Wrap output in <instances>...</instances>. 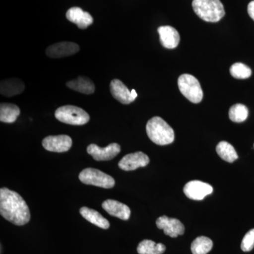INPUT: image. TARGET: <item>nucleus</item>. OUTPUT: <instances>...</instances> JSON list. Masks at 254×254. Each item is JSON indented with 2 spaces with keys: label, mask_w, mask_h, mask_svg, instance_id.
I'll list each match as a JSON object with an SVG mask.
<instances>
[{
  "label": "nucleus",
  "mask_w": 254,
  "mask_h": 254,
  "mask_svg": "<svg viewBox=\"0 0 254 254\" xmlns=\"http://www.w3.org/2000/svg\"><path fill=\"white\" fill-rule=\"evenodd\" d=\"M230 73L237 79H246L252 76V69L248 66L240 63L234 64L230 69Z\"/></svg>",
  "instance_id": "obj_25"
},
{
  "label": "nucleus",
  "mask_w": 254,
  "mask_h": 254,
  "mask_svg": "<svg viewBox=\"0 0 254 254\" xmlns=\"http://www.w3.org/2000/svg\"><path fill=\"white\" fill-rule=\"evenodd\" d=\"M216 151L219 156L227 163H233L238 158L235 148L227 141L220 142L217 145Z\"/></svg>",
  "instance_id": "obj_21"
},
{
  "label": "nucleus",
  "mask_w": 254,
  "mask_h": 254,
  "mask_svg": "<svg viewBox=\"0 0 254 254\" xmlns=\"http://www.w3.org/2000/svg\"><path fill=\"white\" fill-rule=\"evenodd\" d=\"M158 32L160 36V41L164 48L174 49L178 46L180 36L178 31L175 28L170 26H160Z\"/></svg>",
  "instance_id": "obj_14"
},
{
  "label": "nucleus",
  "mask_w": 254,
  "mask_h": 254,
  "mask_svg": "<svg viewBox=\"0 0 254 254\" xmlns=\"http://www.w3.org/2000/svg\"><path fill=\"white\" fill-rule=\"evenodd\" d=\"M79 50V46L76 43L60 42L48 47L46 50V55L50 58H63L75 55Z\"/></svg>",
  "instance_id": "obj_12"
},
{
  "label": "nucleus",
  "mask_w": 254,
  "mask_h": 254,
  "mask_svg": "<svg viewBox=\"0 0 254 254\" xmlns=\"http://www.w3.org/2000/svg\"><path fill=\"white\" fill-rule=\"evenodd\" d=\"M149 163L150 159L148 155L143 152L138 151L125 155L119 162L118 165L119 168L125 171H133L137 168L147 166Z\"/></svg>",
  "instance_id": "obj_11"
},
{
  "label": "nucleus",
  "mask_w": 254,
  "mask_h": 254,
  "mask_svg": "<svg viewBox=\"0 0 254 254\" xmlns=\"http://www.w3.org/2000/svg\"><path fill=\"white\" fill-rule=\"evenodd\" d=\"M45 149L55 153L68 151L72 145V139L67 135L47 136L42 141Z\"/></svg>",
  "instance_id": "obj_9"
},
{
  "label": "nucleus",
  "mask_w": 254,
  "mask_h": 254,
  "mask_svg": "<svg viewBox=\"0 0 254 254\" xmlns=\"http://www.w3.org/2000/svg\"><path fill=\"white\" fill-rule=\"evenodd\" d=\"M192 7L197 16L206 22H218L225 14L220 0H193Z\"/></svg>",
  "instance_id": "obj_3"
},
{
  "label": "nucleus",
  "mask_w": 254,
  "mask_h": 254,
  "mask_svg": "<svg viewBox=\"0 0 254 254\" xmlns=\"http://www.w3.org/2000/svg\"><path fill=\"white\" fill-rule=\"evenodd\" d=\"M156 225L159 229L164 230L165 235L173 238L184 235L185 231V226L180 220L165 215L157 219Z\"/></svg>",
  "instance_id": "obj_13"
},
{
  "label": "nucleus",
  "mask_w": 254,
  "mask_h": 254,
  "mask_svg": "<svg viewBox=\"0 0 254 254\" xmlns=\"http://www.w3.org/2000/svg\"><path fill=\"white\" fill-rule=\"evenodd\" d=\"M66 17L68 21L77 25L80 29H86L93 23L91 14L79 7H71L68 10Z\"/></svg>",
  "instance_id": "obj_15"
},
{
  "label": "nucleus",
  "mask_w": 254,
  "mask_h": 254,
  "mask_svg": "<svg viewBox=\"0 0 254 254\" xmlns=\"http://www.w3.org/2000/svg\"><path fill=\"white\" fill-rule=\"evenodd\" d=\"M55 118L61 123L81 126L88 123L90 116L82 108L73 105H64L55 111Z\"/></svg>",
  "instance_id": "obj_4"
},
{
  "label": "nucleus",
  "mask_w": 254,
  "mask_h": 254,
  "mask_svg": "<svg viewBox=\"0 0 254 254\" xmlns=\"http://www.w3.org/2000/svg\"><path fill=\"white\" fill-rule=\"evenodd\" d=\"M102 207L110 215L117 217L121 220H128L131 215V210L128 206L123 203H120L118 200H106L103 202Z\"/></svg>",
  "instance_id": "obj_16"
},
{
  "label": "nucleus",
  "mask_w": 254,
  "mask_h": 254,
  "mask_svg": "<svg viewBox=\"0 0 254 254\" xmlns=\"http://www.w3.org/2000/svg\"><path fill=\"white\" fill-rule=\"evenodd\" d=\"M213 188L211 185L199 180H193L186 184L184 187L185 194L191 200L204 199L206 195L211 194Z\"/></svg>",
  "instance_id": "obj_7"
},
{
  "label": "nucleus",
  "mask_w": 254,
  "mask_h": 254,
  "mask_svg": "<svg viewBox=\"0 0 254 254\" xmlns=\"http://www.w3.org/2000/svg\"><path fill=\"white\" fill-rule=\"evenodd\" d=\"M121 151V147L118 143H113L105 148H100L96 144H91L87 147V152L97 161L110 160L117 156Z\"/></svg>",
  "instance_id": "obj_10"
},
{
  "label": "nucleus",
  "mask_w": 254,
  "mask_h": 254,
  "mask_svg": "<svg viewBox=\"0 0 254 254\" xmlns=\"http://www.w3.org/2000/svg\"><path fill=\"white\" fill-rule=\"evenodd\" d=\"M165 250L166 247L163 244H156L148 240L142 241L137 247V252L139 254H163Z\"/></svg>",
  "instance_id": "obj_22"
},
{
  "label": "nucleus",
  "mask_w": 254,
  "mask_h": 254,
  "mask_svg": "<svg viewBox=\"0 0 254 254\" xmlns=\"http://www.w3.org/2000/svg\"><path fill=\"white\" fill-rule=\"evenodd\" d=\"M80 213L88 222H91L92 224L100 227V228L107 230L110 227L109 221L105 219L101 214L93 209L83 207L80 209Z\"/></svg>",
  "instance_id": "obj_19"
},
{
  "label": "nucleus",
  "mask_w": 254,
  "mask_h": 254,
  "mask_svg": "<svg viewBox=\"0 0 254 254\" xmlns=\"http://www.w3.org/2000/svg\"><path fill=\"white\" fill-rule=\"evenodd\" d=\"M241 248L245 252H248L254 248V229L246 234L241 244Z\"/></svg>",
  "instance_id": "obj_26"
},
{
  "label": "nucleus",
  "mask_w": 254,
  "mask_h": 254,
  "mask_svg": "<svg viewBox=\"0 0 254 254\" xmlns=\"http://www.w3.org/2000/svg\"><path fill=\"white\" fill-rule=\"evenodd\" d=\"M0 213L3 218L18 226L29 222L31 213L22 197L7 188L0 190Z\"/></svg>",
  "instance_id": "obj_1"
},
{
  "label": "nucleus",
  "mask_w": 254,
  "mask_h": 254,
  "mask_svg": "<svg viewBox=\"0 0 254 254\" xmlns=\"http://www.w3.org/2000/svg\"><path fill=\"white\" fill-rule=\"evenodd\" d=\"M110 92L112 95L120 103L124 105H128L134 101L138 96L134 89L130 91L123 81L120 80L113 79L110 84Z\"/></svg>",
  "instance_id": "obj_8"
},
{
  "label": "nucleus",
  "mask_w": 254,
  "mask_h": 254,
  "mask_svg": "<svg viewBox=\"0 0 254 254\" xmlns=\"http://www.w3.org/2000/svg\"><path fill=\"white\" fill-rule=\"evenodd\" d=\"M24 89V83L18 78H6L2 80L0 83V93L6 97L21 94Z\"/></svg>",
  "instance_id": "obj_17"
},
{
  "label": "nucleus",
  "mask_w": 254,
  "mask_h": 254,
  "mask_svg": "<svg viewBox=\"0 0 254 254\" xmlns=\"http://www.w3.org/2000/svg\"><path fill=\"white\" fill-rule=\"evenodd\" d=\"M247 10H248V14L250 15V17L254 21V0L251 1L250 4H249Z\"/></svg>",
  "instance_id": "obj_27"
},
{
  "label": "nucleus",
  "mask_w": 254,
  "mask_h": 254,
  "mask_svg": "<svg viewBox=\"0 0 254 254\" xmlns=\"http://www.w3.org/2000/svg\"><path fill=\"white\" fill-rule=\"evenodd\" d=\"M78 178L85 185H93L102 188L111 189L115 185L113 177L94 168H86L82 170Z\"/></svg>",
  "instance_id": "obj_6"
},
{
  "label": "nucleus",
  "mask_w": 254,
  "mask_h": 254,
  "mask_svg": "<svg viewBox=\"0 0 254 254\" xmlns=\"http://www.w3.org/2000/svg\"><path fill=\"white\" fill-rule=\"evenodd\" d=\"M66 86L70 89L86 95L93 94L95 90L94 83L86 76H78L76 79L68 81Z\"/></svg>",
  "instance_id": "obj_18"
},
{
  "label": "nucleus",
  "mask_w": 254,
  "mask_h": 254,
  "mask_svg": "<svg viewBox=\"0 0 254 254\" xmlns=\"http://www.w3.org/2000/svg\"><path fill=\"white\" fill-rule=\"evenodd\" d=\"M178 87L182 94L193 103L203 100V93L198 80L192 75L185 73L178 78Z\"/></svg>",
  "instance_id": "obj_5"
},
{
  "label": "nucleus",
  "mask_w": 254,
  "mask_h": 254,
  "mask_svg": "<svg viewBox=\"0 0 254 254\" xmlns=\"http://www.w3.org/2000/svg\"><path fill=\"white\" fill-rule=\"evenodd\" d=\"M19 108L11 103H1L0 105V121L4 123H14L20 115Z\"/></svg>",
  "instance_id": "obj_20"
},
{
  "label": "nucleus",
  "mask_w": 254,
  "mask_h": 254,
  "mask_svg": "<svg viewBox=\"0 0 254 254\" xmlns=\"http://www.w3.org/2000/svg\"><path fill=\"white\" fill-rule=\"evenodd\" d=\"M146 133L148 138L159 145L170 144L175 140L173 128L160 117H154L148 120Z\"/></svg>",
  "instance_id": "obj_2"
},
{
  "label": "nucleus",
  "mask_w": 254,
  "mask_h": 254,
  "mask_svg": "<svg viewBox=\"0 0 254 254\" xmlns=\"http://www.w3.org/2000/svg\"><path fill=\"white\" fill-rule=\"evenodd\" d=\"M213 247V241L206 237H198L190 246V250L193 254H207L211 251Z\"/></svg>",
  "instance_id": "obj_23"
},
{
  "label": "nucleus",
  "mask_w": 254,
  "mask_h": 254,
  "mask_svg": "<svg viewBox=\"0 0 254 254\" xmlns=\"http://www.w3.org/2000/svg\"><path fill=\"white\" fill-rule=\"evenodd\" d=\"M249 110L245 105L235 104L232 105L229 110V118L234 123H241L248 118Z\"/></svg>",
  "instance_id": "obj_24"
}]
</instances>
